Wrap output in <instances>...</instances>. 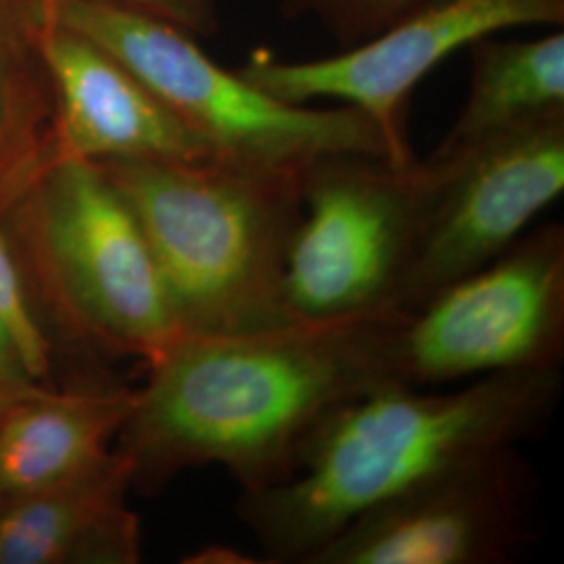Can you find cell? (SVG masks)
<instances>
[{
    "mask_svg": "<svg viewBox=\"0 0 564 564\" xmlns=\"http://www.w3.org/2000/svg\"><path fill=\"white\" fill-rule=\"evenodd\" d=\"M41 53L55 107L51 162H218L101 44L44 15Z\"/></svg>",
    "mask_w": 564,
    "mask_h": 564,
    "instance_id": "cell-11",
    "label": "cell"
},
{
    "mask_svg": "<svg viewBox=\"0 0 564 564\" xmlns=\"http://www.w3.org/2000/svg\"><path fill=\"white\" fill-rule=\"evenodd\" d=\"M540 481L519 445L452 464L366 510L307 564H510L540 542Z\"/></svg>",
    "mask_w": 564,
    "mask_h": 564,
    "instance_id": "cell-8",
    "label": "cell"
},
{
    "mask_svg": "<svg viewBox=\"0 0 564 564\" xmlns=\"http://www.w3.org/2000/svg\"><path fill=\"white\" fill-rule=\"evenodd\" d=\"M2 218V216H0ZM0 326L20 354L28 375L42 384L51 375V347L28 297L20 263L0 226Z\"/></svg>",
    "mask_w": 564,
    "mask_h": 564,
    "instance_id": "cell-17",
    "label": "cell"
},
{
    "mask_svg": "<svg viewBox=\"0 0 564 564\" xmlns=\"http://www.w3.org/2000/svg\"><path fill=\"white\" fill-rule=\"evenodd\" d=\"M564 0H423L381 34L326 59H276L253 51L237 72L265 95L307 105L337 99L360 109L383 132L398 165L419 162L408 139L414 88L454 51L519 25H563Z\"/></svg>",
    "mask_w": 564,
    "mask_h": 564,
    "instance_id": "cell-9",
    "label": "cell"
},
{
    "mask_svg": "<svg viewBox=\"0 0 564 564\" xmlns=\"http://www.w3.org/2000/svg\"><path fill=\"white\" fill-rule=\"evenodd\" d=\"M402 312L291 323L245 335H181L149 362L120 433L134 487L218 464L258 491L289 481L310 440L347 403L395 384Z\"/></svg>",
    "mask_w": 564,
    "mask_h": 564,
    "instance_id": "cell-1",
    "label": "cell"
},
{
    "mask_svg": "<svg viewBox=\"0 0 564 564\" xmlns=\"http://www.w3.org/2000/svg\"><path fill=\"white\" fill-rule=\"evenodd\" d=\"M423 0H281L286 21L314 20L341 48L381 34Z\"/></svg>",
    "mask_w": 564,
    "mask_h": 564,
    "instance_id": "cell-16",
    "label": "cell"
},
{
    "mask_svg": "<svg viewBox=\"0 0 564 564\" xmlns=\"http://www.w3.org/2000/svg\"><path fill=\"white\" fill-rule=\"evenodd\" d=\"M42 0H0V216L53 158V93L42 61Z\"/></svg>",
    "mask_w": 564,
    "mask_h": 564,
    "instance_id": "cell-15",
    "label": "cell"
},
{
    "mask_svg": "<svg viewBox=\"0 0 564 564\" xmlns=\"http://www.w3.org/2000/svg\"><path fill=\"white\" fill-rule=\"evenodd\" d=\"M139 398L123 384L36 387L0 408V505L65 484L111 454Z\"/></svg>",
    "mask_w": 564,
    "mask_h": 564,
    "instance_id": "cell-13",
    "label": "cell"
},
{
    "mask_svg": "<svg viewBox=\"0 0 564 564\" xmlns=\"http://www.w3.org/2000/svg\"><path fill=\"white\" fill-rule=\"evenodd\" d=\"M563 358L564 228L556 223L403 314L391 341L395 384L423 389L558 368Z\"/></svg>",
    "mask_w": 564,
    "mask_h": 564,
    "instance_id": "cell-7",
    "label": "cell"
},
{
    "mask_svg": "<svg viewBox=\"0 0 564 564\" xmlns=\"http://www.w3.org/2000/svg\"><path fill=\"white\" fill-rule=\"evenodd\" d=\"M7 214L82 341L149 364L184 335L141 224L97 163H48Z\"/></svg>",
    "mask_w": 564,
    "mask_h": 564,
    "instance_id": "cell-5",
    "label": "cell"
},
{
    "mask_svg": "<svg viewBox=\"0 0 564 564\" xmlns=\"http://www.w3.org/2000/svg\"><path fill=\"white\" fill-rule=\"evenodd\" d=\"M132 464L120 449L65 484L0 505V564H134L141 523L128 508Z\"/></svg>",
    "mask_w": 564,
    "mask_h": 564,
    "instance_id": "cell-12",
    "label": "cell"
},
{
    "mask_svg": "<svg viewBox=\"0 0 564 564\" xmlns=\"http://www.w3.org/2000/svg\"><path fill=\"white\" fill-rule=\"evenodd\" d=\"M440 184L437 165L337 153L302 174L303 212L286 262L293 323L398 312Z\"/></svg>",
    "mask_w": 564,
    "mask_h": 564,
    "instance_id": "cell-6",
    "label": "cell"
},
{
    "mask_svg": "<svg viewBox=\"0 0 564 564\" xmlns=\"http://www.w3.org/2000/svg\"><path fill=\"white\" fill-rule=\"evenodd\" d=\"M42 9L120 59L218 162L279 172H303L337 153L391 162L383 132L360 109L279 101L209 59L195 36L167 21L101 0H42Z\"/></svg>",
    "mask_w": 564,
    "mask_h": 564,
    "instance_id": "cell-4",
    "label": "cell"
},
{
    "mask_svg": "<svg viewBox=\"0 0 564 564\" xmlns=\"http://www.w3.org/2000/svg\"><path fill=\"white\" fill-rule=\"evenodd\" d=\"M36 387L41 384L28 375L18 349L13 347L9 335L0 326V408H4L7 403L18 400Z\"/></svg>",
    "mask_w": 564,
    "mask_h": 564,
    "instance_id": "cell-19",
    "label": "cell"
},
{
    "mask_svg": "<svg viewBox=\"0 0 564 564\" xmlns=\"http://www.w3.org/2000/svg\"><path fill=\"white\" fill-rule=\"evenodd\" d=\"M97 165L141 224L184 335L293 323L284 281L303 172L223 162Z\"/></svg>",
    "mask_w": 564,
    "mask_h": 564,
    "instance_id": "cell-3",
    "label": "cell"
},
{
    "mask_svg": "<svg viewBox=\"0 0 564 564\" xmlns=\"http://www.w3.org/2000/svg\"><path fill=\"white\" fill-rule=\"evenodd\" d=\"M561 395V366L487 375L447 391L377 389L321 426L289 481L241 491L237 514L270 563L307 564L366 510L452 464L538 435Z\"/></svg>",
    "mask_w": 564,
    "mask_h": 564,
    "instance_id": "cell-2",
    "label": "cell"
},
{
    "mask_svg": "<svg viewBox=\"0 0 564 564\" xmlns=\"http://www.w3.org/2000/svg\"><path fill=\"white\" fill-rule=\"evenodd\" d=\"M470 51V88L458 120L431 155H452L564 111V34L535 41L484 36Z\"/></svg>",
    "mask_w": 564,
    "mask_h": 564,
    "instance_id": "cell-14",
    "label": "cell"
},
{
    "mask_svg": "<svg viewBox=\"0 0 564 564\" xmlns=\"http://www.w3.org/2000/svg\"><path fill=\"white\" fill-rule=\"evenodd\" d=\"M167 21L191 36H214L220 28L214 0H101Z\"/></svg>",
    "mask_w": 564,
    "mask_h": 564,
    "instance_id": "cell-18",
    "label": "cell"
},
{
    "mask_svg": "<svg viewBox=\"0 0 564 564\" xmlns=\"http://www.w3.org/2000/svg\"><path fill=\"white\" fill-rule=\"evenodd\" d=\"M440 184L395 310L412 314L521 239L564 191V111L452 155H431Z\"/></svg>",
    "mask_w": 564,
    "mask_h": 564,
    "instance_id": "cell-10",
    "label": "cell"
}]
</instances>
